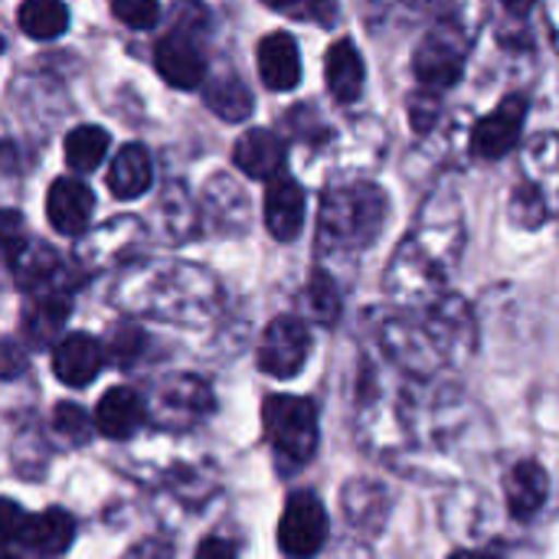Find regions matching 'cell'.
Returning <instances> with one entry per match:
<instances>
[{
    "label": "cell",
    "mask_w": 559,
    "mask_h": 559,
    "mask_svg": "<svg viewBox=\"0 0 559 559\" xmlns=\"http://www.w3.org/2000/svg\"><path fill=\"white\" fill-rule=\"evenodd\" d=\"M324 79H328V92L341 102V105H350L360 98L364 92V59L357 52V46L350 39H337L331 43L328 56H324Z\"/></svg>",
    "instance_id": "obj_22"
},
{
    "label": "cell",
    "mask_w": 559,
    "mask_h": 559,
    "mask_svg": "<svg viewBox=\"0 0 559 559\" xmlns=\"http://www.w3.org/2000/svg\"><path fill=\"white\" fill-rule=\"evenodd\" d=\"M144 347H147V334H144L138 324L121 321V324H115V328L108 331V341H105V360H111L118 370H128V367H134V364L141 360Z\"/></svg>",
    "instance_id": "obj_30"
},
{
    "label": "cell",
    "mask_w": 559,
    "mask_h": 559,
    "mask_svg": "<svg viewBox=\"0 0 559 559\" xmlns=\"http://www.w3.org/2000/svg\"><path fill=\"white\" fill-rule=\"evenodd\" d=\"M203 102H206V108H210L216 118H223V121H229V124L246 121V118L252 115V92H249V85H246L239 75H233V72L210 75L206 85H203Z\"/></svg>",
    "instance_id": "obj_26"
},
{
    "label": "cell",
    "mask_w": 559,
    "mask_h": 559,
    "mask_svg": "<svg viewBox=\"0 0 559 559\" xmlns=\"http://www.w3.org/2000/svg\"><path fill=\"white\" fill-rule=\"evenodd\" d=\"M439 115H442V105H439L436 92L409 95V124H413V131L429 134V131H432V124L439 121Z\"/></svg>",
    "instance_id": "obj_35"
},
{
    "label": "cell",
    "mask_w": 559,
    "mask_h": 559,
    "mask_svg": "<svg viewBox=\"0 0 559 559\" xmlns=\"http://www.w3.org/2000/svg\"><path fill=\"white\" fill-rule=\"evenodd\" d=\"M193 229H197V210H193L187 190L170 183L154 206V233H157V239L174 246V242L190 239Z\"/></svg>",
    "instance_id": "obj_25"
},
{
    "label": "cell",
    "mask_w": 559,
    "mask_h": 559,
    "mask_svg": "<svg viewBox=\"0 0 559 559\" xmlns=\"http://www.w3.org/2000/svg\"><path fill=\"white\" fill-rule=\"evenodd\" d=\"M272 10L285 13V16H298V20H321L324 26L334 23L337 7L334 3H311V7H298V3H269Z\"/></svg>",
    "instance_id": "obj_36"
},
{
    "label": "cell",
    "mask_w": 559,
    "mask_h": 559,
    "mask_svg": "<svg viewBox=\"0 0 559 559\" xmlns=\"http://www.w3.org/2000/svg\"><path fill=\"white\" fill-rule=\"evenodd\" d=\"M69 311H72V292L52 288V292L33 295V301L23 308V318H20V328H23V337L29 341V347H49L59 337V331L66 328Z\"/></svg>",
    "instance_id": "obj_17"
},
{
    "label": "cell",
    "mask_w": 559,
    "mask_h": 559,
    "mask_svg": "<svg viewBox=\"0 0 559 559\" xmlns=\"http://www.w3.org/2000/svg\"><path fill=\"white\" fill-rule=\"evenodd\" d=\"M154 183V167H151V154L144 144H124L108 167V190L118 200H138L151 190Z\"/></svg>",
    "instance_id": "obj_23"
},
{
    "label": "cell",
    "mask_w": 559,
    "mask_h": 559,
    "mask_svg": "<svg viewBox=\"0 0 559 559\" xmlns=\"http://www.w3.org/2000/svg\"><path fill=\"white\" fill-rule=\"evenodd\" d=\"M550 495V478L537 462H518L508 478H504V498H508V511L518 521H531Z\"/></svg>",
    "instance_id": "obj_21"
},
{
    "label": "cell",
    "mask_w": 559,
    "mask_h": 559,
    "mask_svg": "<svg viewBox=\"0 0 559 559\" xmlns=\"http://www.w3.org/2000/svg\"><path fill=\"white\" fill-rule=\"evenodd\" d=\"M328 511L311 491H295L278 521V547L288 559H314L328 544Z\"/></svg>",
    "instance_id": "obj_5"
},
{
    "label": "cell",
    "mask_w": 559,
    "mask_h": 559,
    "mask_svg": "<svg viewBox=\"0 0 559 559\" xmlns=\"http://www.w3.org/2000/svg\"><path fill=\"white\" fill-rule=\"evenodd\" d=\"M7 559H16V557H13V554H10V557H7Z\"/></svg>",
    "instance_id": "obj_42"
},
{
    "label": "cell",
    "mask_w": 559,
    "mask_h": 559,
    "mask_svg": "<svg viewBox=\"0 0 559 559\" xmlns=\"http://www.w3.org/2000/svg\"><path fill=\"white\" fill-rule=\"evenodd\" d=\"M344 504H347V514L357 527H367V524H380L383 514H386V495L370 485V481H354L347 485L344 491Z\"/></svg>",
    "instance_id": "obj_31"
},
{
    "label": "cell",
    "mask_w": 559,
    "mask_h": 559,
    "mask_svg": "<svg viewBox=\"0 0 559 559\" xmlns=\"http://www.w3.org/2000/svg\"><path fill=\"white\" fill-rule=\"evenodd\" d=\"M462 249V223L459 213L442 219L439 226L423 223L396 252L386 269V288L400 301H429L449 278L452 262Z\"/></svg>",
    "instance_id": "obj_2"
},
{
    "label": "cell",
    "mask_w": 559,
    "mask_h": 559,
    "mask_svg": "<svg viewBox=\"0 0 559 559\" xmlns=\"http://www.w3.org/2000/svg\"><path fill=\"white\" fill-rule=\"evenodd\" d=\"M305 308H308V314H311L318 324H324V328L337 324V318H341V311H344V298H341V292H337V282H334L328 272H314V275L308 278Z\"/></svg>",
    "instance_id": "obj_29"
},
{
    "label": "cell",
    "mask_w": 559,
    "mask_h": 559,
    "mask_svg": "<svg viewBox=\"0 0 559 559\" xmlns=\"http://www.w3.org/2000/svg\"><path fill=\"white\" fill-rule=\"evenodd\" d=\"M259 75L272 92H288L301 79V56L292 33H269L259 43Z\"/></svg>",
    "instance_id": "obj_20"
},
{
    "label": "cell",
    "mask_w": 559,
    "mask_h": 559,
    "mask_svg": "<svg viewBox=\"0 0 559 559\" xmlns=\"http://www.w3.org/2000/svg\"><path fill=\"white\" fill-rule=\"evenodd\" d=\"M193 559H236V554L226 540H203Z\"/></svg>",
    "instance_id": "obj_38"
},
{
    "label": "cell",
    "mask_w": 559,
    "mask_h": 559,
    "mask_svg": "<svg viewBox=\"0 0 559 559\" xmlns=\"http://www.w3.org/2000/svg\"><path fill=\"white\" fill-rule=\"evenodd\" d=\"M449 559H498V557H491V554H475V550H459V554H452Z\"/></svg>",
    "instance_id": "obj_41"
},
{
    "label": "cell",
    "mask_w": 559,
    "mask_h": 559,
    "mask_svg": "<svg viewBox=\"0 0 559 559\" xmlns=\"http://www.w3.org/2000/svg\"><path fill=\"white\" fill-rule=\"evenodd\" d=\"M72 540H75V521L59 508L43 511V514H29V521L23 527V537H20L23 547L36 550L43 557L66 554L72 547Z\"/></svg>",
    "instance_id": "obj_24"
},
{
    "label": "cell",
    "mask_w": 559,
    "mask_h": 559,
    "mask_svg": "<svg viewBox=\"0 0 559 559\" xmlns=\"http://www.w3.org/2000/svg\"><path fill=\"white\" fill-rule=\"evenodd\" d=\"M108 154V131L98 124H79L66 134V164L79 174L95 170Z\"/></svg>",
    "instance_id": "obj_28"
},
{
    "label": "cell",
    "mask_w": 559,
    "mask_h": 559,
    "mask_svg": "<svg viewBox=\"0 0 559 559\" xmlns=\"http://www.w3.org/2000/svg\"><path fill=\"white\" fill-rule=\"evenodd\" d=\"M426 331L442 360H465L475 350V318L468 305L455 295H445L432 305Z\"/></svg>",
    "instance_id": "obj_10"
},
{
    "label": "cell",
    "mask_w": 559,
    "mask_h": 559,
    "mask_svg": "<svg viewBox=\"0 0 559 559\" xmlns=\"http://www.w3.org/2000/svg\"><path fill=\"white\" fill-rule=\"evenodd\" d=\"M3 518H7V524H3V537H7V544H20V537H23V527H26L29 514H23L13 501H3Z\"/></svg>",
    "instance_id": "obj_37"
},
{
    "label": "cell",
    "mask_w": 559,
    "mask_h": 559,
    "mask_svg": "<svg viewBox=\"0 0 559 559\" xmlns=\"http://www.w3.org/2000/svg\"><path fill=\"white\" fill-rule=\"evenodd\" d=\"M154 66L174 88H200L206 85V56L187 29H170L154 46Z\"/></svg>",
    "instance_id": "obj_9"
},
{
    "label": "cell",
    "mask_w": 559,
    "mask_h": 559,
    "mask_svg": "<svg viewBox=\"0 0 559 559\" xmlns=\"http://www.w3.org/2000/svg\"><path fill=\"white\" fill-rule=\"evenodd\" d=\"M92 210H95V197L88 183H82L79 177L52 180L46 193V216L59 236H82L92 219Z\"/></svg>",
    "instance_id": "obj_13"
},
{
    "label": "cell",
    "mask_w": 559,
    "mask_h": 559,
    "mask_svg": "<svg viewBox=\"0 0 559 559\" xmlns=\"http://www.w3.org/2000/svg\"><path fill=\"white\" fill-rule=\"evenodd\" d=\"M265 226L278 242L298 239L305 226V190L295 177L282 174L265 187Z\"/></svg>",
    "instance_id": "obj_16"
},
{
    "label": "cell",
    "mask_w": 559,
    "mask_h": 559,
    "mask_svg": "<svg viewBox=\"0 0 559 559\" xmlns=\"http://www.w3.org/2000/svg\"><path fill=\"white\" fill-rule=\"evenodd\" d=\"M16 23L29 39H56L69 26V7L56 0H29L16 10Z\"/></svg>",
    "instance_id": "obj_27"
},
{
    "label": "cell",
    "mask_w": 559,
    "mask_h": 559,
    "mask_svg": "<svg viewBox=\"0 0 559 559\" xmlns=\"http://www.w3.org/2000/svg\"><path fill=\"white\" fill-rule=\"evenodd\" d=\"M92 426L95 419H88V413L75 403H59L52 409V429L69 442H85L92 436Z\"/></svg>",
    "instance_id": "obj_33"
},
{
    "label": "cell",
    "mask_w": 559,
    "mask_h": 559,
    "mask_svg": "<svg viewBox=\"0 0 559 559\" xmlns=\"http://www.w3.org/2000/svg\"><path fill=\"white\" fill-rule=\"evenodd\" d=\"M465 59L468 43L452 23H442L419 43L413 56V72L426 88H452L465 72Z\"/></svg>",
    "instance_id": "obj_6"
},
{
    "label": "cell",
    "mask_w": 559,
    "mask_h": 559,
    "mask_svg": "<svg viewBox=\"0 0 559 559\" xmlns=\"http://www.w3.org/2000/svg\"><path fill=\"white\" fill-rule=\"evenodd\" d=\"M105 364V350L92 334H66L52 350V373L59 383L82 390L88 386Z\"/></svg>",
    "instance_id": "obj_14"
},
{
    "label": "cell",
    "mask_w": 559,
    "mask_h": 559,
    "mask_svg": "<svg viewBox=\"0 0 559 559\" xmlns=\"http://www.w3.org/2000/svg\"><path fill=\"white\" fill-rule=\"evenodd\" d=\"M16 370H20V347L16 341H3V377L10 380L16 377Z\"/></svg>",
    "instance_id": "obj_39"
},
{
    "label": "cell",
    "mask_w": 559,
    "mask_h": 559,
    "mask_svg": "<svg viewBox=\"0 0 559 559\" xmlns=\"http://www.w3.org/2000/svg\"><path fill=\"white\" fill-rule=\"evenodd\" d=\"M206 213L213 216V223L216 226H223V229H246L249 226V200H246V193L236 187V183H229L226 180V200H219V193L206 183Z\"/></svg>",
    "instance_id": "obj_32"
},
{
    "label": "cell",
    "mask_w": 559,
    "mask_h": 559,
    "mask_svg": "<svg viewBox=\"0 0 559 559\" xmlns=\"http://www.w3.org/2000/svg\"><path fill=\"white\" fill-rule=\"evenodd\" d=\"M521 187L534 193L547 213L554 216L559 210V138L557 134H540L527 154H524V180Z\"/></svg>",
    "instance_id": "obj_15"
},
{
    "label": "cell",
    "mask_w": 559,
    "mask_h": 559,
    "mask_svg": "<svg viewBox=\"0 0 559 559\" xmlns=\"http://www.w3.org/2000/svg\"><path fill=\"white\" fill-rule=\"evenodd\" d=\"M527 95H508L491 115H485L472 128V154L481 160H498L511 154L521 141V128L527 118Z\"/></svg>",
    "instance_id": "obj_8"
},
{
    "label": "cell",
    "mask_w": 559,
    "mask_h": 559,
    "mask_svg": "<svg viewBox=\"0 0 559 559\" xmlns=\"http://www.w3.org/2000/svg\"><path fill=\"white\" fill-rule=\"evenodd\" d=\"M111 301L128 314L203 328L219 308V285L206 269L190 262H138L115 282Z\"/></svg>",
    "instance_id": "obj_1"
},
{
    "label": "cell",
    "mask_w": 559,
    "mask_h": 559,
    "mask_svg": "<svg viewBox=\"0 0 559 559\" xmlns=\"http://www.w3.org/2000/svg\"><path fill=\"white\" fill-rule=\"evenodd\" d=\"M111 16L131 29H151L160 20V7L154 0H115Z\"/></svg>",
    "instance_id": "obj_34"
},
{
    "label": "cell",
    "mask_w": 559,
    "mask_h": 559,
    "mask_svg": "<svg viewBox=\"0 0 559 559\" xmlns=\"http://www.w3.org/2000/svg\"><path fill=\"white\" fill-rule=\"evenodd\" d=\"M386 210V193L370 180L331 183L321 200L318 249L324 255H360L383 233Z\"/></svg>",
    "instance_id": "obj_3"
},
{
    "label": "cell",
    "mask_w": 559,
    "mask_h": 559,
    "mask_svg": "<svg viewBox=\"0 0 559 559\" xmlns=\"http://www.w3.org/2000/svg\"><path fill=\"white\" fill-rule=\"evenodd\" d=\"M233 160L246 177L272 183L275 177H282L285 167V141L269 128H252L236 141Z\"/></svg>",
    "instance_id": "obj_18"
},
{
    "label": "cell",
    "mask_w": 559,
    "mask_h": 559,
    "mask_svg": "<svg viewBox=\"0 0 559 559\" xmlns=\"http://www.w3.org/2000/svg\"><path fill=\"white\" fill-rule=\"evenodd\" d=\"M206 413H213V393L193 377H167L154 390V416L160 426L180 429L203 419Z\"/></svg>",
    "instance_id": "obj_11"
},
{
    "label": "cell",
    "mask_w": 559,
    "mask_h": 559,
    "mask_svg": "<svg viewBox=\"0 0 559 559\" xmlns=\"http://www.w3.org/2000/svg\"><path fill=\"white\" fill-rule=\"evenodd\" d=\"M144 226L141 219L134 216H118L111 223H105L102 229H95L92 236H85L75 249L79 262L85 269H102L108 262H118V259H131V252L141 246L144 239Z\"/></svg>",
    "instance_id": "obj_12"
},
{
    "label": "cell",
    "mask_w": 559,
    "mask_h": 559,
    "mask_svg": "<svg viewBox=\"0 0 559 559\" xmlns=\"http://www.w3.org/2000/svg\"><path fill=\"white\" fill-rule=\"evenodd\" d=\"M547 23H550V33H554V43H557L559 49V0L557 3H547Z\"/></svg>",
    "instance_id": "obj_40"
},
{
    "label": "cell",
    "mask_w": 559,
    "mask_h": 559,
    "mask_svg": "<svg viewBox=\"0 0 559 559\" xmlns=\"http://www.w3.org/2000/svg\"><path fill=\"white\" fill-rule=\"evenodd\" d=\"M311 354V334L301 318L278 314L259 341V370L275 380H292L301 373Z\"/></svg>",
    "instance_id": "obj_7"
},
{
    "label": "cell",
    "mask_w": 559,
    "mask_h": 559,
    "mask_svg": "<svg viewBox=\"0 0 559 559\" xmlns=\"http://www.w3.org/2000/svg\"><path fill=\"white\" fill-rule=\"evenodd\" d=\"M265 439L275 449L278 462L301 468L318 452V406L305 396H269L262 403Z\"/></svg>",
    "instance_id": "obj_4"
},
{
    "label": "cell",
    "mask_w": 559,
    "mask_h": 559,
    "mask_svg": "<svg viewBox=\"0 0 559 559\" xmlns=\"http://www.w3.org/2000/svg\"><path fill=\"white\" fill-rule=\"evenodd\" d=\"M144 419H147V406L131 386H111L95 406V429L111 442L131 439Z\"/></svg>",
    "instance_id": "obj_19"
}]
</instances>
